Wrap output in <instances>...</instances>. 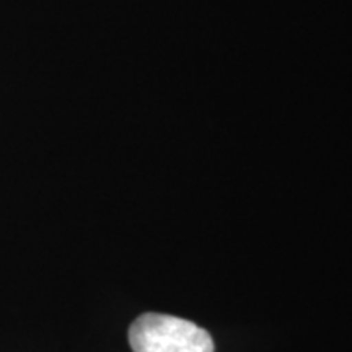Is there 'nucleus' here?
Masks as SVG:
<instances>
[{"label":"nucleus","instance_id":"nucleus-1","mask_svg":"<svg viewBox=\"0 0 352 352\" xmlns=\"http://www.w3.org/2000/svg\"><path fill=\"white\" fill-rule=\"evenodd\" d=\"M129 344L134 352H214L206 329L164 314L140 315L129 328Z\"/></svg>","mask_w":352,"mask_h":352}]
</instances>
